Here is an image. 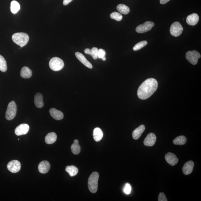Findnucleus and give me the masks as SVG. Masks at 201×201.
Returning a JSON list of instances; mask_svg holds the SVG:
<instances>
[{
    "label": "nucleus",
    "instance_id": "nucleus-11",
    "mask_svg": "<svg viewBox=\"0 0 201 201\" xmlns=\"http://www.w3.org/2000/svg\"><path fill=\"white\" fill-rule=\"evenodd\" d=\"M157 140L156 136L153 133H150L147 136L144 141V144L147 147L154 145Z\"/></svg>",
    "mask_w": 201,
    "mask_h": 201
},
{
    "label": "nucleus",
    "instance_id": "nucleus-34",
    "mask_svg": "<svg viewBox=\"0 0 201 201\" xmlns=\"http://www.w3.org/2000/svg\"><path fill=\"white\" fill-rule=\"evenodd\" d=\"M158 201H167V199L164 193H159L158 198Z\"/></svg>",
    "mask_w": 201,
    "mask_h": 201
},
{
    "label": "nucleus",
    "instance_id": "nucleus-26",
    "mask_svg": "<svg viewBox=\"0 0 201 201\" xmlns=\"http://www.w3.org/2000/svg\"><path fill=\"white\" fill-rule=\"evenodd\" d=\"M117 9L120 13L125 15L127 14L130 12V11L129 7L123 4L118 5Z\"/></svg>",
    "mask_w": 201,
    "mask_h": 201
},
{
    "label": "nucleus",
    "instance_id": "nucleus-9",
    "mask_svg": "<svg viewBox=\"0 0 201 201\" xmlns=\"http://www.w3.org/2000/svg\"><path fill=\"white\" fill-rule=\"evenodd\" d=\"M21 168V163L17 160L12 161L8 163L7 168L11 173H15L20 171Z\"/></svg>",
    "mask_w": 201,
    "mask_h": 201
},
{
    "label": "nucleus",
    "instance_id": "nucleus-13",
    "mask_svg": "<svg viewBox=\"0 0 201 201\" xmlns=\"http://www.w3.org/2000/svg\"><path fill=\"white\" fill-rule=\"evenodd\" d=\"M50 168V163L47 161L41 162L38 166L39 171L41 174H46L48 172Z\"/></svg>",
    "mask_w": 201,
    "mask_h": 201
},
{
    "label": "nucleus",
    "instance_id": "nucleus-27",
    "mask_svg": "<svg viewBox=\"0 0 201 201\" xmlns=\"http://www.w3.org/2000/svg\"><path fill=\"white\" fill-rule=\"evenodd\" d=\"M20 9L19 4L16 1H13L11 4V11L13 14L17 13Z\"/></svg>",
    "mask_w": 201,
    "mask_h": 201
},
{
    "label": "nucleus",
    "instance_id": "nucleus-24",
    "mask_svg": "<svg viewBox=\"0 0 201 201\" xmlns=\"http://www.w3.org/2000/svg\"><path fill=\"white\" fill-rule=\"evenodd\" d=\"M66 171L71 177L75 176L78 172V169L74 165L67 166L66 168Z\"/></svg>",
    "mask_w": 201,
    "mask_h": 201
},
{
    "label": "nucleus",
    "instance_id": "nucleus-28",
    "mask_svg": "<svg viewBox=\"0 0 201 201\" xmlns=\"http://www.w3.org/2000/svg\"><path fill=\"white\" fill-rule=\"evenodd\" d=\"M7 70V65L6 61L4 58L0 55V70L3 72H5Z\"/></svg>",
    "mask_w": 201,
    "mask_h": 201
},
{
    "label": "nucleus",
    "instance_id": "nucleus-36",
    "mask_svg": "<svg viewBox=\"0 0 201 201\" xmlns=\"http://www.w3.org/2000/svg\"><path fill=\"white\" fill-rule=\"evenodd\" d=\"M73 0H64L63 3H64V5H66L71 3V2Z\"/></svg>",
    "mask_w": 201,
    "mask_h": 201
},
{
    "label": "nucleus",
    "instance_id": "nucleus-33",
    "mask_svg": "<svg viewBox=\"0 0 201 201\" xmlns=\"http://www.w3.org/2000/svg\"><path fill=\"white\" fill-rule=\"evenodd\" d=\"M106 52L103 49H100L98 50V56L99 59H103L106 57Z\"/></svg>",
    "mask_w": 201,
    "mask_h": 201
},
{
    "label": "nucleus",
    "instance_id": "nucleus-4",
    "mask_svg": "<svg viewBox=\"0 0 201 201\" xmlns=\"http://www.w3.org/2000/svg\"><path fill=\"white\" fill-rule=\"evenodd\" d=\"M50 68L54 71H58L64 68V63L61 59L58 57H54L51 59L49 63Z\"/></svg>",
    "mask_w": 201,
    "mask_h": 201
},
{
    "label": "nucleus",
    "instance_id": "nucleus-16",
    "mask_svg": "<svg viewBox=\"0 0 201 201\" xmlns=\"http://www.w3.org/2000/svg\"><path fill=\"white\" fill-rule=\"evenodd\" d=\"M75 56L83 64H84L85 66L88 67V68L90 69L92 68V65L91 63L89 62L86 59L84 55L80 52H77L75 53Z\"/></svg>",
    "mask_w": 201,
    "mask_h": 201
},
{
    "label": "nucleus",
    "instance_id": "nucleus-18",
    "mask_svg": "<svg viewBox=\"0 0 201 201\" xmlns=\"http://www.w3.org/2000/svg\"><path fill=\"white\" fill-rule=\"evenodd\" d=\"M145 129V126L144 125H141L134 130L132 133L133 138L135 140L138 139L141 137Z\"/></svg>",
    "mask_w": 201,
    "mask_h": 201
},
{
    "label": "nucleus",
    "instance_id": "nucleus-3",
    "mask_svg": "<svg viewBox=\"0 0 201 201\" xmlns=\"http://www.w3.org/2000/svg\"><path fill=\"white\" fill-rule=\"evenodd\" d=\"M99 175L97 172L92 173L89 178L88 187L89 190L92 193H95L97 192L98 186V180Z\"/></svg>",
    "mask_w": 201,
    "mask_h": 201
},
{
    "label": "nucleus",
    "instance_id": "nucleus-29",
    "mask_svg": "<svg viewBox=\"0 0 201 201\" xmlns=\"http://www.w3.org/2000/svg\"><path fill=\"white\" fill-rule=\"evenodd\" d=\"M147 41H141L137 44H136L133 47V50L134 51H137L140 50L142 48H143L147 44Z\"/></svg>",
    "mask_w": 201,
    "mask_h": 201
},
{
    "label": "nucleus",
    "instance_id": "nucleus-37",
    "mask_svg": "<svg viewBox=\"0 0 201 201\" xmlns=\"http://www.w3.org/2000/svg\"><path fill=\"white\" fill-rule=\"evenodd\" d=\"M170 0H160V3L161 4H164L169 2Z\"/></svg>",
    "mask_w": 201,
    "mask_h": 201
},
{
    "label": "nucleus",
    "instance_id": "nucleus-25",
    "mask_svg": "<svg viewBox=\"0 0 201 201\" xmlns=\"http://www.w3.org/2000/svg\"><path fill=\"white\" fill-rule=\"evenodd\" d=\"M71 150L73 153L75 155H78L79 154L80 151V147L79 144V141L78 140H75L74 141V143L72 144L71 147Z\"/></svg>",
    "mask_w": 201,
    "mask_h": 201
},
{
    "label": "nucleus",
    "instance_id": "nucleus-8",
    "mask_svg": "<svg viewBox=\"0 0 201 201\" xmlns=\"http://www.w3.org/2000/svg\"><path fill=\"white\" fill-rule=\"evenodd\" d=\"M155 25L154 23L151 21H147L138 26L136 28V31L138 33H143L147 32L152 29Z\"/></svg>",
    "mask_w": 201,
    "mask_h": 201
},
{
    "label": "nucleus",
    "instance_id": "nucleus-12",
    "mask_svg": "<svg viewBox=\"0 0 201 201\" xmlns=\"http://www.w3.org/2000/svg\"><path fill=\"white\" fill-rule=\"evenodd\" d=\"M165 159L169 165L174 166L178 162V159L174 153L171 152L168 153L165 156Z\"/></svg>",
    "mask_w": 201,
    "mask_h": 201
},
{
    "label": "nucleus",
    "instance_id": "nucleus-5",
    "mask_svg": "<svg viewBox=\"0 0 201 201\" xmlns=\"http://www.w3.org/2000/svg\"><path fill=\"white\" fill-rule=\"evenodd\" d=\"M17 107L14 101H12L8 106L5 117L8 121H11L15 118L16 115Z\"/></svg>",
    "mask_w": 201,
    "mask_h": 201
},
{
    "label": "nucleus",
    "instance_id": "nucleus-14",
    "mask_svg": "<svg viewBox=\"0 0 201 201\" xmlns=\"http://www.w3.org/2000/svg\"><path fill=\"white\" fill-rule=\"evenodd\" d=\"M194 166V163L192 161H189L184 165L183 167V171L184 174L188 175L191 174L192 172Z\"/></svg>",
    "mask_w": 201,
    "mask_h": 201
},
{
    "label": "nucleus",
    "instance_id": "nucleus-32",
    "mask_svg": "<svg viewBox=\"0 0 201 201\" xmlns=\"http://www.w3.org/2000/svg\"><path fill=\"white\" fill-rule=\"evenodd\" d=\"M131 188L129 183H126L123 189V191L124 193L126 194H129L131 193Z\"/></svg>",
    "mask_w": 201,
    "mask_h": 201
},
{
    "label": "nucleus",
    "instance_id": "nucleus-15",
    "mask_svg": "<svg viewBox=\"0 0 201 201\" xmlns=\"http://www.w3.org/2000/svg\"><path fill=\"white\" fill-rule=\"evenodd\" d=\"M199 19L198 15L197 13H194L187 17L186 22L188 25L194 26L198 23Z\"/></svg>",
    "mask_w": 201,
    "mask_h": 201
},
{
    "label": "nucleus",
    "instance_id": "nucleus-6",
    "mask_svg": "<svg viewBox=\"0 0 201 201\" xmlns=\"http://www.w3.org/2000/svg\"><path fill=\"white\" fill-rule=\"evenodd\" d=\"M187 60L193 65H196L198 62V59L201 58V55L196 50L189 51L186 54Z\"/></svg>",
    "mask_w": 201,
    "mask_h": 201
},
{
    "label": "nucleus",
    "instance_id": "nucleus-35",
    "mask_svg": "<svg viewBox=\"0 0 201 201\" xmlns=\"http://www.w3.org/2000/svg\"><path fill=\"white\" fill-rule=\"evenodd\" d=\"M85 53L86 54H90L91 55V49H86L84 50Z\"/></svg>",
    "mask_w": 201,
    "mask_h": 201
},
{
    "label": "nucleus",
    "instance_id": "nucleus-19",
    "mask_svg": "<svg viewBox=\"0 0 201 201\" xmlns=\"http://www.w3.org/2000/svg\"><path fill=\"white\" fill-rule=\"evenodd\" d=\"M34 102L35 106L37 108L42 107L44 106L42 94L40 93H38L35 94L34 98Z\"/></svg>",
    "mask_w": 201,
    "mask_h": 201
},
{
    "label": "nucleus",
    "instance_id": "nucleus-31",
    "mask_svg": "<svg viewBox=\"0 0 201 201\" xmlns=\"http://www.w3.org/2000/svg\"><path fill=\"white\" fill-rule=\"evenodd\" d=\"M91 56L95 60L96 59L98 58V49L96 47H93L92 49Z\"/></svg>",
    "mask_w": 201,
    "mask_h": 201
},
{
    "label": "nucleus",
    "instance_id": "nucleus-17",
    "mask_svg": "<svg viewBox=\"0 0 201 201\" xmlns=\"http://www.w3.org/2000/svg\"><path fill=\"white\" fill-rule=\"evenodd\" d=\"M50 113L52 117L58 121L62 120L64 117V114L62 112L54 108H51L50 110Z\"/></svg>",
    "mask_w": 201,
    "mask_h": 201
},
{
    "label": "nucleus",
    "instance_id": "nucleus-20",
    "mask_svg": "<svg viewBox=\"0 0 201 201\" xmlns=\"http://www.w3.org/2000/svg\"><path fill=\"white\" fill-rule=\"evenodd\" d=\"M20 75L21 77L24 79L30 78L32 75V71L28 67H23L21 70Z\"/></svg>",
    "mask_w": 201,
    "mask_h": 201
},
{
    "label": "nucleus",
    "instance_id": "nucleus-10",
    "mask_svg": "<svg viewBox=\"0 0 201 201\" xmlns=\"http://www.w3.org/2000/svg\"><path fill=\"white\" fill-rule=\"evenodd\" d=\"M29 127L27 124H22L18 126L16 128L15 133L17 136H21L25 135L28 132Z\"/></svg>",
    "mask_w": 201,
    "mask_h": 201
},
{
    "label": "nucleus",
    "instance_id": "nucleus-2",
    "mask_svg": "<svg viewBox=\"0 0 201 201\" xmlns=\"http://www.w3.org/2000/svg\"><path fill=\"white\" fill-rule=\"evenodd\" d=\"M12 38L13 42L21 47L25 46L29 40L28 35L23 33H15L13 35Z\"/></svg>",
    "mask_w": 201,
    "mask_h": 201
},
{
    "label": "nucleus",
    "instance_id": "nucleus-22",
    "mask_svg": "<svg viewBox=\"0 0 201 201\" xmlns=\"http://www.w3.org/2000/svg\"><path fill=\"white\" fill-rule=\"evenodd\" d=\"M57 135L54 132H51L47 134L45 137V142L48 144H52L55 142L57 140Z\"/></svg>",
    "mask_w": 201,
    "mask_h": 201
},
{
    "label": "nucleus",
    "instance_id": "nucleus-30",
    "mask_svg": "<svg viewBox=\"0 0 201 201\" xmlns=\"http://www.w3.org/2000/svg\"><path fill=\"white\" fill-rule=\"evenodd\" d=\"M110 17L112 19L119 21H121L122 18H123V16H122L121 14L116 12H114L112 13L110 15Z\"/></svg>",
    "mask_w": 201,
    "mask_h": 201
},
{
    "label": "nucleus",
    "instance_id": "nucleus-7",
    "mask_svg": "<svg viewBox=\"0 0 201 201\" xmlns=\"http://www.w3.org/2000/svg\"><path fill=\"white\" fill-rule=\"evenodd\" d=\"M183 30L182 25L178 22H175L171 25L170 28V32L173 36L177 37L182 34Z\"/></svg>",
    "mask_w": 201,
    "mask_h": 201
},
{
    "label": "nucleus",
    "instance_id": "nucleus-21",
    "mask_svg": "<svg viewBox=\"0 0 201 201\" xmlns=\"http://www.w3.org/2000/svg\"><path fill=\"white\" fill-rule=\"evenodd\" d=\"M93 135L94 140L96 142H99L103 137V132L100 128L96 127L94 130Z\"/></svg>",
    "mask_w": 201,
    "mask_h": 201
},
{
    "label": "nucleus",
    "instance_id": "nucleus-1",
    "mask_svg": "<svg viewBox=\"0 0 201 201\" xmlns=\"http://www.w3.org/2000/svg\"><path fill=\"white\" fill-rule=\"evenodd\" d=\"M158 87V83L154 78H149L142 84L137 90L140 99L146 100L155 93Z\"/></svg>",
    "mask_w": 201,
    "mask_h": 201
},
{
    "label": "nucleus",
    "instance_id": "nucleus-23",
    "mask_svg": "<svg viewBox=\"0 0 201 201\" xmlns=\"http://www.w3.org/2000/svg\"><path fill=\"white\" fill-rule=\"evenodd\" d=\"M186 137L184 136H179L173 140V143L175 145H185L187 142Z\"/></svg>",
    "mask_w": 201,
    "mask_h": 201
}]
</instances>
